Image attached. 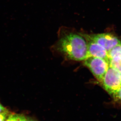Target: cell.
<instances>
[{
	"label": "cell",
	"instance_id": "obj_1",
	"mask_svg": "<svg viewBox=\"0 0 121 121\" xmlns=\"http://www.w3.org/2000/svg\"><path fill=\"white\" fill-rule=\"evenodd\" d=\"M54 54H61L73 60L82 61L89 57L87 40L81 34L70 32L60 36L51 47Z\"/></svg>",
	"mask_w": 121,
	"mask_h": 121
},
{
	"label": "cell",
	"instance_id": "obj_8",
	"mask_svg": "<svg viewBox=\"0 0 121 121\" xmlns=\"http://www.w3.org/2000/svg\"><path fill=\"white\" fill-rule=\"evenodd\" d=\"M26 118L22 114H10L6 121H26Z\"/></svg>",
	"mask_w": 121,
	"mask_h": 121
},
{
	"label": "cell",
	"instance_id": "obj_11",
	"mask_svg": "<svg viewBox=\"0 0 121 121\" xmlns=\"http://www.w3.org/2000/svg\"><path fill=\"white\" fill-rule=\"evenodd\" d=\"M9 112L8 110L0 103V113Z\"/></svg>",
	"mask_w": 121,
	"mask_h": 121
},
{
	"label": "cell",
	"instance_id": "obj_2",
	"mask_svg": "<svg viewBox=\"0 0 121 121\" xmlns=\"http://www.w3.org/2000/svg\"><path fill=\"white\" fill-rule=\"evenodd\" d=\"M101 83L105 90L113 96L121 88V74L109 66Z\"/></svg>",
	"mask_w": 121,
	"mask_h": 121
},
{
	"label": "cell",
	"instance_id": "obj_5",
	"mask_svg": "<svg viewBox=\"0 0 121 121\" xmlns=\"http://www.w3.org/2000/svg\"><path fill=\"white\" fill-rule=\"evenodd\" d=\"M85 39L87 42L89 57L92 56L103 59L108 62L109 64V59L107 50L94 41L87 38H85Z\"/></svg>",
	"mask_w": 121,
	"mask_h": 121
},
{
	"label": "cell",
	"instance_id": "obj_10",
	"mask_svg": "<svg viewBox=\"0 0 121 121\" xmlns=\"http://www.w3.org/2000/svg\"><path fill=\"white\" fill-rule=\"evenodd\" d=\"M113 97L116 100L119 101L121 103V88Z\"/></svg>",
	"mask_w": 121,
	"mask_h": 121
},
{
	"label": "cell",
	"instance_id": "obj_12",
	"mask_svg": "<svg viewBox=\"0 0 121 121\" xmlns=\"http://www.w3.org/2000/svg\"><path fill=\"white\" fill-rule=\"evenodd\" d=\"M26 121H37L36 120H34L33 119H31L30 118H26Z\"/></svg>",
	"mask_w": 121,
	"mask_h": 121
},
{
	"label": "cell",
	"instance_id": "obj_7",
	"mask_svg": "<svg viewBox=\"0 0 121 121\" xmlns=\"http://www.w3.org/2000/svg\"><path fill=\"white\" fill-rule=\"evenodd\" d=\"M109 66L116 69L121 74V56L109 60Z\"/></svg>",
	"mask_w": 121,
	"mask_h": 121
},
{
	"label": "cell",
	"instance_id": "obj_3",
	"mask_svg": "<svg viewBox=\"0 0 121 121\" xmlns=\"http://www.w3.org/2000/svg\"><path fill=\"white\" fill-rule=\"evenodd\" d=\"M84 63L100 83L109 66V63L104 59L92 56L85 60Z\"/></svg>",
	"mask_w": 121,
	"mask_h": 121
},
{
	"label": "cell",
	"instance_id": "obj_6",
	"mask_svg": "<svg viewBox=\"0 0 121 121\" xmlns=\"http://www.w3.org/2000/svg\"><path fill=\"white\" fill-rule=\"evenodd\" d=\"M109 60L121 56V44L117 45L108 51Z\"/></svg>",
	"mask_w": 121,
	"mask_h": 121
},
{
	"label": "cell",
	"instance_id": "obj_4",
	"mask_svg": "<svg viewBox=\"0 0 121 121\" xmlns=\"http://www.w3.org/2000/svg\"><path fill=\"white\" fill-rule=\"evenodd\" d=\"M87 38L100 45L108 51L114 47L121 44V41L118 37L112 33H99L97 34H82Z\"/></svg>",
	"mask_w": 121,
	"mask_h": 121
},
{
	"label": "cell",
	"instance_id": "obj_9",
	"mask_svg": "<svg viewBox=\"0 0 121 121\" xmlns=\"http://www.w3.org/2000/svg\"><path fill=\"white\" fill-rule=\"evenodd\" d=\"M9 114V112L0 113V121H6Z\"/></svg>",
	"mask_w": 121,
	"mask_h": 121
}]
</instances>
